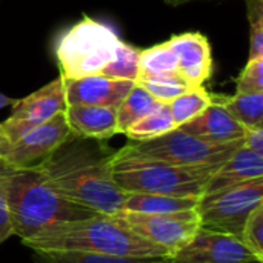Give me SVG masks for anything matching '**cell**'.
<instances>
[{"label":"cell","mask_w":263,"mask_h":263,"mask_svg":"<svg viewBox=\"0 0 263 263\" xmlns=\"http://www.w3.org/2000/svg\"><path fill=\"white\" fill-rule=\"evenodd\" d=\"M176 128L177 126L173 120L168 105L160 103L154 111H151L149 114L137 120L134 125H131L123 134L131 142H146L157 139Z\"/></svg>","instance_id":"obj_20"},{"label":"cell","mask_w":263,"mask_h":263,"mask_svg":"<svg viewBox=\"0 0 263 263\" xmlns=\"http://www.w3.org/2000/svg\"><path fill=\"white\" fill-rule=\"evenodd\" d=\"M114 151L103 142L72 137L35 168L65 199L97 214L112 216L123 208L126 193L112 176Z\"/></svg>","instance_id":"obj_1"},{"label":"cell","mask_w":263,"mask_h":263,"mask_svg":"<svg viewBox=\"0 0 263 263\" xmlns=\"http://www.w3.org/2000/svg\"><path fill=\"white\" fill-rule=\"evenodd\" d=\"M177 263L260 262L239 237L200 228L193 240L171 256Z\"/></svg>","instance_id":"obj_11"},{"label":"cell","mask_w":263,"mask_h":263,"mask_svg":"<svg viewBox=\"0 0 263 263\" xmlns=\"http://www.w3.org/2000/svg\"><path fill=\"white\" fill-rule=\"evenodd\" d=\"M211 102H213L211 94L203 86H197V88H190L180 96H177L174 100L168 103V108L176 126L179 128L183 123L202 114L211 105Z\"/></svg>","instance_id":"obj_22"},{"label":"cell","mask_w":263,"mask_h":263,"mask_svg":"<svg viewBox=\"0 0 263 263\" xmlns=\"http://www.w3.org/2000/svg\"><path fill=\"white\" fill-rule=\"evenodd\" d=\"M190 2H197V0H165V3L170 6H180V5H185Z\"/></svg>","instance_id":"obj_32"},{"label":"cell","mask_w":263,"mask_h":263,"mask_svg":"<svg viewBox=\"0 0 263 263\" xmlns=\"http://www.w3.org/2000/svg\"><path fill=\"white\" fill-rule=\"evenodd\" d=\"M72 137L74 134L66 123L65 111H62L14 143L0 149V163L9 168L35 166Z\"/></svg>","instance_id":"obj_10"},{"label":"cell","mask_w":263,"mask_h":263,"mask_svg":"<svg viewBox=\"0 0 263 263\" xmlns=\"http://www.w3.org/2000/svg\"><path fill=\"white\" fill-rule=\"evenodd\" d=\"M139 79L177 72V55L168 42L157 43L139 51ZM136 80V82H137Z\"/></svg>","instance_id":"obj_21"},{"label":"cell","mask_w":263,"mask_h":263,"mask_svg":"<svg viewBox=\"0 0 263 263\" xmlns=\"http://www.w3.org/2000/svg\"><path fill=\"white\" fill-rule=\"evenodd\" d=\"M211 99V105L202 114L179 128L211 143L243 142L245 128L213 97V94Z\"/></svg>","instance_id":"obj_14"},{"label":"cell","mask_w":263,"mask_h":263,"mask_svg":"<svg viewBox=\"0 0 263 263\" xmlns=\"http://www.w3.org/2000/svg\"><path fill=\"white\" fill-rule=\"evenodd\" d=\"M263 92V57L248 59L236 82V94Z\"/></svg>","instance_id":"obj_27"},{"label":"cell","mask_w":263,"mask_h":263,"mask_svg":"<svg viewBox=\"0 0 263 263\" xmlns=\"http://www.w3.org/2000/svg\"><path fill=\"white\" fill-rule=\"evenodd\" d=\"M137 83H140L157 102L160 103H170L177 96L190 89L186 82L177 74H162V76H153L139 79Z\"/></svg>","instance_id":"obj_24"},{"label":"cell","mask_w":263,"mask_h":263,"mask_svg":"<svg viewBox=\"0 0 263 263\" xmlns=\"http://www.w3.org/2000/svg\"><path fill=\"white\" fill-rule=\"evenodd\" d=\"M65 88L60 76L29 96L14 100L11 114L0 122V149L14 143L31 129L43 125L65 111Z\"/></svg>","instance_id":"obj_9"},{"label":"cell","mask_w":263,"mask_h":263,"mask_svg":"<svg viewBox=\"0 0 263 263\" xmlns=\"http://www.w3.org/2000/svg\"><path fill=\"white\" fill-rule=\"evenodd\" d=\"M259 177H263V157L242 145L211 174L205 185L203 194H211Z\"/></svg>","instance_id":"obj_16"},{"label":"cell","mask_w":263,"mask_h":263,"mask_svg":"<svg viewBox=\"0 0 263 263\" xmlns=\"http://www.w3.org/2000/svg\"><path fill=\"white\" fill-rule=\"evenodd\" d=\"M22 243L37 254L88 253L137 259L171 257L170 251L134 234L119 219L108 214L52 225Z\"/></svg>","instance_id":"obj_2"},{"label":"cell","mask_w":263,"mask_h":263,"mask_svg":"<svg viewBox=\"0 0 263 263\" xmlns=\"http://www.w3.org/2000/svg\"><path fill=\"white\" fill-rule=\"evenodd\" d=\"M243 146L263 157V126L245 129Z\"/></svg>","instance_id":"obj_29"},{"label":"cell","mask_w":263,"mask_h":263,"mask_svg":"<svg viewBox=\"0 0 263 263\" xmlns=\"http://www.w3.org/2000/svg\"><path fill=\"white\" fill-rule=\"evenodd\" d=\"M200 197H177L165 194H142L126 193L123 211L143 213V214H166L194 210Z\"/></svg>","instance_id":"obj_17"},{"label":"cell","mask_w":263,"mask_h":263,"mask_svg":"<svg viewBox=\"0 0 263 263\" xmlns=\"http://www.w3.org/2000/svg\"><path fill=\"white\" fill-rule=\"evenodd\" d=\"M139 49L123 40H120L112 60L106 65L100 76L136 82L139 76Z\"/></svg>","instance_id":"obj_23"},{"label":"cell","mask_w":263,"mask_h":263,"mask_svg":"<svg viewBox=\"0 0 263 263\" xmlns=\"http://www.w3.org/2000/svg\"><path fill=\"white\" fill-rule=\"evenodd\" d=\"M131 149L177 166L217 170L225 163L243 142L211 143L176 128L157 139L128 143Z\"/></svg>","instance_id":"obj_6"},{"label":"cell","mask_w":263,"mask_h":263,"mask_svg":"<svg viewBox=\"0 0 263 263\" xmlns=\"http://www.w3.org/2000/svg\"><path fill=\"white\" fill-rule=\"evenodd\" d=\"M112 216L134 234L165 248L171 256L186 247L200 230V219L196 208L166 214H143L122 210Z\"/></svg>","instance_id":"obj_8"},{"label":"cell","mask_w":263,"mask_h":263,"mask_svg":"<svg viewBox=\"0 0 263 263\" xmlns=\"http://www.w3.org/2000/svg\"><path fill=\"white\" fill-rule=\"evenodd\" d=\"M263 203V177L203 194L196 206L200 228L240 237L248 216Z\"/></svg>","instance_id":"obj_7"},{"label":"cell","mask_w":263,"mask_h":263,"mask_svg":"<svg viewBox=\"0 0 263 263\" xmlns=\"http://www.w3.org/2000/svg\"><path fill=\"white\" fill-rule=\"evenodd\" d=\"M159 105L160 102H157L140 83L136 82L126 97L116 108L119 134H123L131 125L154 111Z\"/></svg>","instance_id":"obj_19"},{"label":"cell","mask_w":263,"mask_h":263,"mask_svg":"<svg viewBox=\"0 0 263 263\" xmlns=\"http://www.w3.org/2000/svg\"><path fill=\"white\" fill-rule=\"evenodd\" d=\"M263 57V25L250 26V57Z\"/></svg>","instance_id":"obj_30"},{"label":"cell","mask_w":263,"mask_h":263,"mask_svg":"<svg viewBox=\"0 0 263 263\" xmlns=\"http://www.w3.org/2000/svg\"><path fill=\"white\" fill-rule=\"evenodd\" d=\"M43 263H51V262H46V260H45V262H43Z\"/></svg>","instance_id":"obj_34"},{"label":"cell","mask_w":263,"mask_h":263,"mask_svg":"<svg viewBox=\"0 0 263 263\" xmlns=\"http://www.w3.org/2000/svg\"><path fill=\"white\" fill-rule=\"evenodd\" d=\"M159 263H177L173 257H163V259H160V262Z\"/></svg>","instance_id":"obj_33"},{"label":"cell","mask_w":263,"mask_h":263,"mask_svg":"<svg viewBox=\"0 0 263 263\" xmlns=\"http://www.w3.org/2000/svg\"><path fill=\"white\" fill-rule=\"evenodd\" d=\"M119 34L106 23L83 15L55 42V59L63 80L102 74L120 43Z\"/></svg>","instance_id":"obj_5"},{"label":"cell","mask_w":263,"mask_h":263,"mask_svg":"<svg viewBox=\"0 0 263 263\" xmlns=\"http://www.w3.org/2000/svg\"><path fill=\"white\" fill-rule=\"evenodd\" d=\"M5 186L14 236L22 240L52 225L97 214L59 194L35 166H5Z\"/></svg>","instance_id":"obj_3"},{"label":"cell","mask_w":263,"mask_h":263,"mask_svg":"<svg viewBox=\"0 0 263 263\" xmlns=\"http://www.w3.org/2000/svg\"><path fill=\"white\" fill-rule=\"evenodd\" d=\"M11 236H14L8 197H6V186H5V166L0 163V245L6 242Z\"/></svg>","instance_id":"obj_28"},{"label":"cell","mask_w":263,"mask_h":263,"mask_svg":"<svg viewBox=\"0 0 263 263\" xmlns=\"http://www.w3.org/2000/svg\"><path fill=\"white\" fill-rule=\"evenodd\" d=\"M177 55V74L190 88L203 86L213 74V49L202 32H182L166 40Z\"/></svg>","instance_id":"obj_12"},{"label":"cell","mask_w":263,"mask_h":263,"mask_svg":"<svg viewBox=\"0 0 263 263\" xmlns=\"http://www.w3.org/2000/svg\"><path fill=\"white\" fill-rule=\"evenodd\" d=\"M213 97L245 128L263 126V92L234 94V96H214Z\"/></svg>","instance_id":"obj_18"},{"label":"cell","mask_w":263,"mask_h":263,"mask_svg":"<svg viewBox=\"0 0 263 263\" xmlns=\"http://www.w3.org/2000/svg\"><path fill=\"white\" fill-rule=\"evenodd\" d=\"M12 103H14V99H11V97H8V96H5V94L0 92V109L5 108V106H9Z\"/></svg>","instance_id":"obj_31"},{"label":"cell","mask_w":263,"mask_h":263,"mask_svg":"<svg viewBox=\"0 0 263 263\" xmlns=\"http://www.w3.org/2000/svg\"><path fill=\"white\" fill-rule=\"evenodd\" d=\"M216 170L177 166L125 145L112 156V176L125 193L200 197Z\"/></svg>","instance_id":"obj_4"},{"label":"cell","mask_w":263,"mask_h":263,"mask_svg":"<svg viewBox=\"0 0 263 263\" xmlns=\"http://www.w3.org/2000/svg\"><path fill=\"white\" fill-rule=\"evenodd\" d=\"M66 123L79 139L105 142L119 134L116 108L97 105H68L65 108Z\"/></svg>","instance_id":"obj_15"},{"label":"cell","mask_w":263,"mask_h":263,"mask_svg":"<svg viewBox=\"0 0 263 263\" xmlns=\"http://www.w3.org/2000/svg\"><path fill=\"white\" fill-rule=\"evenodd\" d=\"M239 239L260 262H263V203L248 216Z\"/></svg>","instance_id":"obj_26"},{"label":"cell","mask_w":263,"mask_h":263,"mask_svg":"<svg viewBox=\"0 0 263 263\" xmlns=\"http://www.w3.org/2000/svg\"><path fill=\"white\" fill-rule=\"evenodd\" d=\"M46 262L51 263H159L163 257L156 259H137V257H114V256H100L88 253H49L39 254Z\"/></svg>","instance_id":"obj_25"},{"label":"cell","mask_w":263,"mask_h":263,"mask_svg":"<svg viewBox=\"0 0 263 263\" xmlns=\"http://www.w3.org/2000/svg\"><path fill=\"white\" fill-rule=\"evenodd\" d=\"M136 82L117 80L105 76H88L63 80L65 100L68 105H97L117 108Z\"/></svg>","instance_id":"obj_13"}]
</instances>
